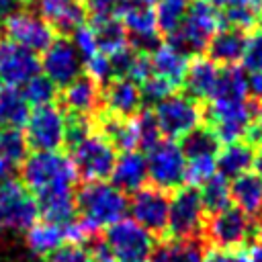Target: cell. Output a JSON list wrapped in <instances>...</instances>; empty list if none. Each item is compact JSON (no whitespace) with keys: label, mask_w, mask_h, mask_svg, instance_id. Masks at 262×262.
<instances>
[{"label":"cell","mask_w":262,"mask_h":262,"mask_svg":"<svg viewBox=\"0 0 262 262\" xmlns=\"http://www.w3.org/2000/svg\"><path fill=\"white\" fill-rule=\"evenodd\" d=\"M113 186L119 188L123 194H131L147 184V160L141 151H125L117 158L113 174Z\"/></svg>","instance_id":"44dd1931"},{"label":"cell","mask_w":262,"mask_h":262,"mask_svg":"<svg viewBox=\"0 0 262 262\" xmlns=\"http://www.w3.org/2000/svg\"><path fill=\"white\" fill-rule=\"evenodd\" d=\"M94 131L115 149V151H133L137 149V133H135V123L133 119L119 117L108 111H100L94 119Z\"/></svg>","instance_id":"ac0fdd59"},{"label":"cell","mask_w":262,"mask_h":262,"mask_svg":"<svg viewBox=\"0 0 262 262\" xmlns=\"http://www.w3.org/2000/svg\"><path fill=\"white\" fill-rule=\"evenodd\" d=\"M133 123H135V133H137V149L145 156L151 147H156L164 139L162 133H160V127L156 123L154 111L151 108H141L133 117Z\"/></svg>","instance_id":"e575fe53"},{"label":"cell","mask_w":262,"mask_h":262,"mask_svg":"<svg viewBox=\"0 0 262 262\" xmlns=\"http://www.w3.org/2000/svg\"><path fill=\"white\" fill-rule=\"evenodd\" d=\"M248 96V76L237 63L223 66L217 72V80L211 92V102H237Z\"/></svg>","instance_id":"d4e9b609"},{"label":"cell","mask_w":262,"mask_h":262,"mask_svg":"<svg viewBox=\"0 0 262 262\" xmlns=\"http://www.w3.org/2000/svg\"><path fill=\"white\" fill-rule=\"evenodd\" d=\"M139 2H143V4H147V6H151V4H156L158 0H139Z\"/></svg>","instance_id":"f5cc1de1"},{"label":"cell","mask_w":262,"mask_h":262,"mask_svg":"<svg viewBox=\"0 0 262 262\" xmlns=\"http://www.w3.org/2000/svg\"><path fill=\"white\" fill-rule=\"evenodd\" d=\"M12 170H14V168H12V166H10V164L0 156V182H2V180H6V178H10Z\"/></svg>","instance_id":"f907efd6"},{"label":"cell","mask_w":262,"mask_h":262,"mask_svg":"<svg viewBox=\"0 0 262 262\" xmlns=\"http://www.w3.org/2000/svg\"><path fill=\"white\" fill-rule=\"evenodd\" d=\"M239 61H242V68L250 74L262 72V27H256L250 31Z\"/></svg>","instance_id":"f35d334b"},{"label":"cell","mask_w":262,"mask_h":262,"mask_svg":"<svg viewBox=\"0 0 262 262\" xmlns=\"http://www.w3.org/2000/svg\"><path fill=\"white\" fill-rule=\"evenodd\" d=\"M246 39H248L246 31L231 29V27H219L215 35L211 37L205 53L217 66H233L242 59Z\"/></svg>","instance_id":"7402d4cb"},{"label":"cell","mask_w":262,"mask_h":262,"mask_svg":"<svg viewBox=\"0 0 262 262\" xmlns=\"http://www.w3.org/2000/svg\"><path fill=\"white\" fill-rule=\"evenodd\" d=\"M31 115V106L25 100L20 88H0V129H23Z\"/></svg>","instance_id":"f1b7e54d"},{"label":"cell","mask_w":262,"mask_h":262,"mask_svg":"<svg viewBox=\"0 0 262 262\" xmlns=\"http://www.w3.org/2000/svg\"><path fill=\"white\" fill-rule=\"evenodd\" d=\"M215 174V158H196L188 160L186 170H184V184L199 186L203 184L209 176Z\"/></svg>","instance_id":"ab89813d"},{"label":"cell","mask_w":262,"mask_h":262,"mask_svg":"<svg viewBox=\"0 0 262 262\" xmlns=\"http://www.w3.org/2000/svg\"><path fill=\"white\" fill-rule=\"evenodd\" d=\"M39 207L35 194L16 178L0 182V229L25 233L37 223Z\"/></svg>","instance_id":"5b68a950"},{"label":"cell","mask_w":262,"mask_h":262,"mask_svg":"<svg viewBox=\"0 0 262 262\" xmlns=\"http://www.w3.org/2000/svg\"><path fill=\"white\" fill-rule=\"evenodd\" d=\"M205 221V209L201 203L199 186L184 184L170 196L168 211V235L166 239H190L201 237Z\"/></svg>","instance_id":"52a82bcc"},{"label":"cell","mask_w":262,"mask_h":262,"mask_svg":"<svg viewBox=\"0 0 262 262\" xmlns=\"http://www.w3.org/2000/svg\"><path fill=\"white\" fill-rule=\"evenodd\" d=\"M25 239H27V248L31 250V254L45 260L49 254H53L59 246L66 244L63 225H55L49 221H37L33 227L25 231Z\"/></svg>","instance_id":"4316f807"},{"label":"cell","mask_w":262,"mask_h":262,"mask_svg":"<svg viewBox=\"0 0 262 262\" xmlns=\"http://www.w3.org/2000/svg\"><path fill=\"white\" fill-rule=\"evenodd\" d=\"M72 43L78 51V55L82 57V61H88L96 51H98V45H96V39H94V33L88 25H82L78 27L74 33H72Z\"/></svg>","instance_id":"b9f144b4"},{"label":"cell","mask_w":262,"mask_h":262,"mask_svg":"<svg viewBox=\"0 0 262 262\" xmlns=\"http://www.w3.org/2000/svg\"><path fill=\"white\" fill-rule=\"evenodd\" d=\"M147 160V180L149 184L174 192L180 186H184V170H186V160L178 147L176 141L172 139H162L156 147H151L145 154Z\"/></svg>","instance_id":"7c38bea8"},{"label":"cell","mask_w":262,"mask_h":262,"mask_svg":"<svg viewBox=\"0 0 262 262\" xmlns=\"http://www.w3.org/2000/svg\"><path fill=\"white\" fill-rule=\"evenodd\" d=\"M68 156L74 164L78 180H82V182L111 178L115 162H117V151L96 131L90 133L72 151H68Z\"/></svg>","instance_id":"8fae6325"},{"label":"cell","mask_w":262,"mask_h":262,"mask_svg":"<svg viewBox=\"0 0 262 262\" xmlns=\"http://www.w3.org/2000/svg\"><path fill=\"white\" fill-rule=\"evenodd\" d=\"M252 166H254V172L262 178V147L254 154V160H252Z\"/></svg>","instance_id":"816d5d0a"},{"label":"cell","mask_w":262,"mask_h":262,"mask_svg":"<svg viewBox=\"0 0 262 262\" xmlns=\"http://www.w3.org/2000/svg\"><path fill=\"white\" fill-rule=\"evenodd\" d=\"M84 8H86V16L90 18H106V16H115L117 6L121 0H82Z\"/></svg>","instance_id":"f6af8a7d"},{"label":"cell","mask_w":262,"mask_h":262,"mask_svg":"<svg viewBox=\"0 0 262 262\" xmlns=\"http://www.w3.org/2000/svg\"><path fill=\"white\" fill-rule=\"evenodd\" d=\"M25 139L31 151H59L63 147L66 113L59 104L35 106L25 123Z\"/></svg>","instance_id":"9c48e42d"},{"label":"cell","mask_w":262,"mask_h":262,"mask_svg":"<svg viewBox=\"0 0 262 262\" xmlns=\"http://www.w3.org/2000/svg\"><path fill=\"white\" fill-rule=\"evenodd\" d=\"M41 70L59 90H63L70 82H74L84 72V61L78 55L72 39L57 35L53 43L43 51Z\"/></svg>","instance_id":"5bb4252c"},{"label":"cell","mask_w":262,"mask_h":262,"mask_svg":"<svg viewBox=\"0 0 262 262\" xmlns=\"http://www.w3.org/2000/svg\"><path fill=\"white\" fill-rule=\"evenodd\" d=\"M244 137H246V143L250 147H258V149L262 147V117H254L248 123V127L244 131Z\"/></svg>","instance_id":"bcb514c9"},{"label":"cell","mask_w":262,"mask_h":262,"mask_svg":"<svg viewBox=\"0 0 262 262\" xmlns=\"http://www.w3.org/2000/svg\"><path fill=\"white\" fill-rule=\"evenodd\" d=\"M184 160H196V158H215L221 149V143L215 135V131L207 125H199L192 131H188L184 137H180L178 143Z\"/></svg>","instance_id":"f546056e"},{"label":"cell","mask_w":262,"mask_h":262,"mask_svg":"<svg viewBox=\"0 0 262 262\" xmlns=\"http://www.w3.org/2000/svg\"><path fill=\"white\" fill-rule=\"evenodd\" d=\"M84 72H86L88 76H92V78L102 86L104 82H108V80L113 78V70H111L108 55L96 51L88 61H84Z\"/></svg>","instance_id":"7bdbcfd3"},{"label":"cell","mask_w":262,"mask_h":262,"mask_svg":"<svg viewBox=\"0 0 262 262\" xmlns=\"http://www.w3.org/2000/svg\"><path fill=\"white\" fill-rule=\"evenodd\" d=\"M168 211H170V192L143 184L139 190L129 196V213L131 219L143 227L156 242L166 239L168 235Z\"/></svg>","instance_id":"8992f818"},{"label":"cell","mask_w":262,"mask_h":262,"mask_svg":"<svg viewBox=\"0 0 262 262\" xmlns=\"http://www.w3.org/2000/svg\"><path fill=\"white\" fill-rule=\"evenodd\" d=\"M76 211L78 217L92 227L106 229L108 225L125 219L129 211V199L104 180L82 182L76 186Z\"/></svg>","instance_id":"7a4b0ae2"},{"label":"cell","mask_w":262,"mask_h":262,"mask_svg":"<svg viewBox=\"0 0 262 262\" xmlns=\"http://www.w3.org/2000/svg\"><path fill=\"white\" fill-rule=\"evenodd\" d=\"M254 160V149L248 143L235 141L225 145L223 149H219V154L215 156V172L221 174L223 178H237L239 174L248 172Z\"/></svg>","instance_id":"83f0119b"},{"label":"cell","mask_w":262,"mask_h":262,"mask_svg":"<svg viewBox=\"0 0 262 262\" xmlns=\"http://www.w3.org/2000/svg\"><path fill=\"white\" fill-rule=\"evenodd\" d=\"M139 90H141V108H154L164 98H168L170 94L176 92V88L170 82H166L164 78H158V76H149L147 80H143L139 84Z\"/></svg>","instance_id":"74e56055"},{"label":"cell","mask_w":262,"mask_h":262,"mask_svg":"<svg viewBox=\"0 0 262 262\" xmlns=\"http://www.w3.org/2000/svg\"><path fill=\"white\" fill-rule=\"evenodd\" d=\"M4 37L33 53H43L57 37L53 27L37 10H18L2 23Z\"/></svg>","instance_id":"4fadbf2b"},{"label":"cell","mask_w":262,"mask_h":262,"mask_svg":"<svg viewBox=\"0 0 262 262\" xmlns=\"http://www.w3.org/2000/svg\"><path fill=\"white\" fill-rule=\"evenodd\" d=\"M149 61H151V74L154 76L164 78L176 90L180 88L186 66H188V57L184 53L176 51L168 43H162L154 53H149Z\"/></svg>","instance_id":"484cf974"},{"label":"cell","mask_w":262,"mask_h":262,"mask_svg":"<svg viewBox=\"0 0 262 262\" xmlns=\"http://www.w3.org/2000/svg\"><path fill=\"white\" fill-rule=\"evenodd\" d=\"M39 215L43 221L55 223V225H66L78 217L76 211V186H57V188H47L35 194Z\"/></svg>","instance_id":"d6986e66"},{"label":"cell","mask_w":262,"mask_h":262,"mask_svg":"<svg viewBox=\"0 0 262 262\" xmlns=\"http://www.w3.org/2000/svg\"><path fill=\"white\" fill-rule=\"evenodd\" d=\"M260 25H262V18H260Z\"/></svg>","instance_id":"11a10c76"},{"label":"cell","mask_w":262,"mask_h":262,"mask_svg":"<svg viewBox=\"0 0 262 262\" xmlns=\"http://www.w3.org/2000/svg\"><path fill=\"white\" fill-rule=\"evenodd\" d=\"M45 262H94L92 254L88 248L80 246V244H63L59 246L53 254H49L45 258Z\"/></svg>","instance_id":"60d3db41"},{"label":"cell","mask_w":262,"mask_h":262,"mask_svg":"<svg viewBox=\"0 0 262 262\" xmlns=\"http://www.w3.org/2000/svg\"><path fill=\"white\" fill-rule=\"evenodd\" d=\"M217 72H219L217 63H213L207 55L190 57L178 90L196 102H207L211 98V92H213V86L217 80Z\"/></svg>","instance_id":"ffe728a7"},{"label":"cell","mask_w":262,"mask_h":262,"mask_svg":"<svg viewBox=\"0 0 262 262\" xmlns=\"http://www.w3.org/2000/svg\"><path fill=\"white\" fill-rule=\"evenodd\" d=\"M207 244L203 237L156 242L149 262H203Z\"/></svg>","instance_id":"cb8c5ba5"},{"label":"cell","mask_w":262,"mask_h":262,"mask_svg":"<svg viewBox=\"0 0 262 262\" xmlns=\"http://www.w3.org/2000/svg\"><path fill=\"white\" fill-rule=\"evenodd\" d=\"M41 0H27V4H33V6H37Z\"/></svg>","instance_id":"db71d44e"},{"label":"cell","mask_w":262,"mask_h":262,"mask_svg":"<svg viewBox=\"0 0 262 262\" xmlns=\"http://www.w3.org/2000/svg\"><path fill=\"white\" fill-rule=\"evenodd\" d=\"M102 235L117 262H149L156 248V239L133 219H121L108 225Z\"/></svg>","instance_id":"30bf717a"},{"label":"cell","mask_w":262,"mask_h":262,"mask_svg":"<svg viewBox=\"0 0 262 262\" xmlns=\"http://www.w3.org/2000/svg\"><path fill=\"white\" fill-rule=\"evenodd\" d=\"M219 29V10L207 0H190L182 25L164 37V43L184 53L186 57L203 55L211 37Z\"/></svg>","instance_id":"3957f363"},{"label":"cell","mask_w":262,"mask_h":262,"mask_svg":"<svg viewBox=\"0 0 262 262\" xmlns=\"http://www.w3.org/2000/svg\"><path fill=\"white\" fill-rule=\"evenodd\" d=\"M20 92H23L25 100L29 102V106L53 104L59 96V88L45 74H37L35 78H31L25 86H20Z\"/></svg>","instance_id":"836d02e7"},{"label":"cell","mask_w":262,"mask_h":262,"mask_svg":"<svg viewBox=\"0 0 262 262\" xmlns=\"http://www.w3.org/2000/svg\"><path fill=\"white\" fill-rule=\"evenodd\" d=\"M213 8L217 10H225V8H231V6H237V4H244L248 0H207Z\"/></svg>","instance_id":"681fc988"},{"label":"cell","mask_w":262,"mask_h":262,"mask_svg":"<svg viewBox=\"0 0 262 262\" xmlns=\"http://www.w3.org/2000/svg\"><path fill=\"white\" fill-rule=\"evenodd\" d=\"M102 106L119 117L133 119L141 111V90L131 78H111L102 84Z\"/></svg>","instance_id":"e0dca14e"},{"label":"cell","mask_w":262,"mask_h":262,"mask_svg":"<svg viewBox=\"0 0 262 262\" xmlns=\"http://www.w3.org/2000/svg\"><path fill=\"white\" fill-rule=\"evenodd\" d=\"M260 221H262V217H260Z\"/></svg>","instance_id":"6f0895ef"},{"label":"cell","mask_w":262,"mask_h":262,"mask_svg":"<svg viewBox=\"0 0 262 262\" xmlns=\"http://www.w3.org/2000/svg\"><path fill=\"white\" fill-rule=\"evenodd\" d=\"M90 133H94V123H92L90 117H84V115H78V113H66L63 147L68 151H72L76 145H80Z\"/></svg>","instance_id":"8d00e7d4"},{"label":"cell","mask_w":262,"mask_h":262,"mask_svg":"<svg viewBox=\"0 0 262 262\" xmlns=\"http://www.w3.org/2000/svg\"><path fill=\"white\" fill-rule=\"evenodd\" d=\"M0 156L12 166H20L29 156V145L20 129H0Z\"/></svg>","instance_id":"d590c367"},{"label":"cell","mask_w":262,"mask_h":262,"mask_svg":"<svg viewBox=\"0 0 262 262\" xmlns=\"http://www.w3.org/2000/svg\"><path fill=\"white\" fill-rule=\"evenodd\" d=\"M37 74H41V59L37 53L0 37V84L20 88Z\"/></svg>","instance_id":"9a60e30c"},{"label":"cell","mask_w":262,"mask_h":262,"mask_svg":"<svg viewBox=\"0 0 262 262\" xmlns=\"http://www.w3.org/2000/svg\"><path fill=\"white\" fill-rule=\"evenodd\" d=\"M57 100L66 113H78L90 119H94L104 108L102 86L86 72H82L74 82H70L63 90H59Z\"/></svg>","instance_id":"2e32d148"},{"label":"cell","mask_w":262,"mask_h":262,"mask_svg":"<svg viewBox=\"0 0 262 262\" xmlns=\"http://www.w3.org/2000/svg\"><path fill=\"white\" fill-rule=\"evenodd\" d=\"M0 88H2V84H0Z\"/></svg>","instance_id":"9f6ffc18"},{"label":"cell","mask_w":262,"mask_h":262,"mask_svg":"<svg viewBox=\"0 0 262 262\" xmlns=\"http://www.w3.org/2000/svg\"><path fill=\"white\" fill-rule=\"evenodd\" d=\"M25 4H27V0H0V25H2L8 16H12L14 12L23 10Z\"/></svg>","instance_id":"c3c4849f"},{"label":"cell","mask_w":262,"mask_h":262,"mask_svg":"<svg viewBox=\"0 0 262 262\" xmlns=\"http://www.w3.org/2000/svg\"><path fill=\"white\" fill-rule=\"evenodd\" d=\"M248 94H250V100L262 102V72L248 76Z\"/></svg>","instance_id":"7dc6e473"},{"label":"cell","mask_w":262,"mask_h":262,"mask_svg":"<svg viewBox=\"0 0 262 262\" xmlns=\"http://www.w3.org/2000/svg\"><path fill=\"white\" fill-rule=\"evenodd\" d=\"M231 203L242 209L248 217H262V178L256 172H244L229 184Z\"/></svg>","instance_id":"603a6c76"},{"label":"cell","mask_w":262,"mask_h":262,"mask_svg":"<svg viewBox=\"0 0 262 262\" xmlns=\"http://www.w3.org/2000/svg\"><path fill=\"white\" fill-rule=\"evenodd\" d=\"M199 192H201V203L205 209V215H213L219 213L227 207H231V192H229V180L223 178L221 174H213L209 176L203 184H199Z\"/></svg>","instance_id":"1f68e13d"},{"label":"cell","mask_w":262,"mask_h":262,"mask_svg":"<svg viewBox=\"0 0 262 262\" xmlns=\"http://www.w3.org/2000/svg\"><path fill=\"white\" fill-rule=\"evenodd\" d=\"M201 237L207 248L248 250L252 244L262 239V221L248 217L237 207H227L219 213L205 215Z\"/></svg>","instance_id":"6da1fadb"},{"label":"cell","mask_w":262,"mask_h":262,"mask_svg":"<svg viewBox=\"0 0 262 262\" xmlns=\"http://www.w3.org/2000/svg\"><path fill=\"white\" fill-rule=\"evenodd\" d=\"M151 111H154V117H156L162 137L172 139V141L184 137L188 131H192L194 127H199L203 123L201 102L188 98L182 92L170 94L160 104H156Z\"/></svg>","instance_id":"ba28073f"},{"label":"cell","mask_w":262,"mask_h":262,"mask_svg":"<svg viewBox=\"0 0 262 262\" xmlns=\"http://www.w3.org/2000/svg\"><path fill=\"white\" fill-rule=\"evenodd\" d=\"M188 4L190 0H158L156 2L154 16H156V27L162 37L174 33L182 25Z\"/></svg>","instance_id":"d6a6232c"},{"label":"cell","mask_w":262,"mask_h":262,"mask_svg":"<svg viewBox=\"0 0 262 262\" xmlns=\"http://www.w3.org/2000/svg\"><path fill=\"white\" fill-rule=\"evenodd\" d=\"M20 182L33 192L57 186H76L78 174L68 154L61 151H31L20 164Z\"/></svg>","instance_id":"277c9868"},{"label":"cell","mask_w":262,"mask_h":262,"mask_svg":"<svg viewBox=\"0 0 262 262\" xmlns=\"http://www.w3.org/2000/svg\"><path fill=\"white\" fill-rule=\"evenodd\" d=\"M88 27L94 33L96 45L100 53H115L117 49L127 45V29L117 16H106V18H90Z\"/></svg>","instance_id":"4dcf8cb0"},{"label":"cell","mask_w":262,"mask_h":262,"mask_svg":"<svg viewBox=\"0 0 262 262\" xmlns=\"http://www.w3.org/2000/svg\"><path fill=\"white\" fill-rule=\"evenodd\" d=\"M203 262H250L248 250H221V248H207Z\"/></svg>","instance_id":"ee69618b"}]
</instances>
